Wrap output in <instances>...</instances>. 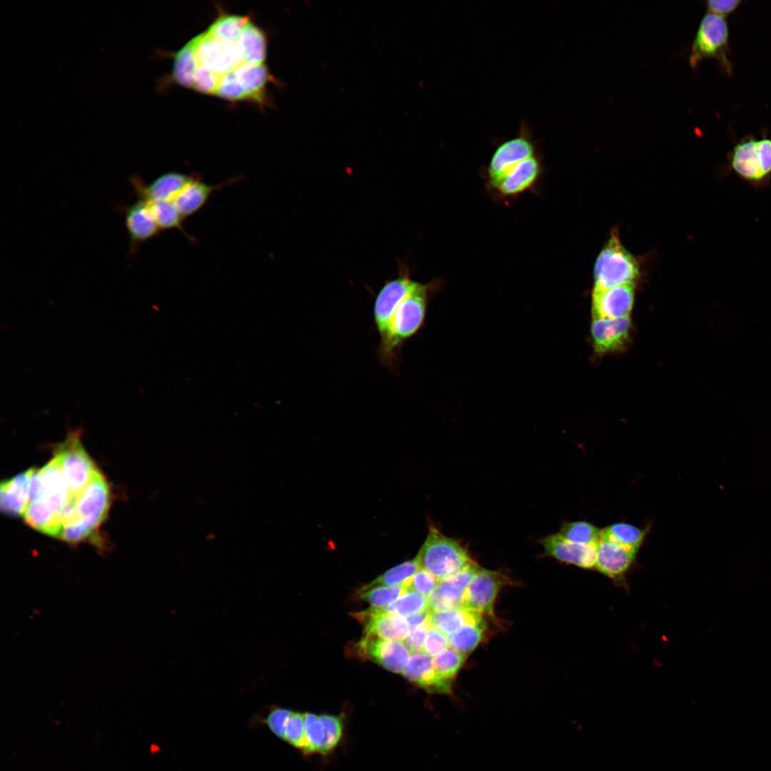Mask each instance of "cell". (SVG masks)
<instances>
[{
    "instance_id": "cell-32",
    "label": "cell",
    "mask_w": 771,
    "mask_h": 771,
    "mask_svg": "<svg viewBox=\"0 0 771 771\" xmlns=\"http://www.w3.org/2000/svg\"><path fill=\"white\" fill-rule=\"evenodd\" d=\"M420 568V564L415 556L412 560L405 561L393 567L366 585L372 587L377 585L393 586L405 585L407 586L409 580Z\"/></svg>"
},
{
    "instance_id": "cell-34",
    "label": "cell",
    "mask_w": 771,
    "mask_h": 771,
    "mask_svg": "<svg viewBox=\"0 0 771 771\" xmlns=\"http://www.w3.org/2000/svg\"><path fill=\"white\" fill-rule=\"evenodd\" d=\"M466 656L451 647L445 649L433 658L438 675L445 680L453 682L463 665Z\"/></svg>"
},
{
    "instance_id": "cell-14",
    "label": "cell",
    "mask_w": 771,
    "mask_h": 771,
    "mask_svg": "<svg viewBox=\"0 0 771 771\" xmlns=\"http://www.w3.org/2000/svg\"><path fill=\"white\" fill-rule=\"evenodd\" d=\"M356 647L361 657L368 658L393 672L402 673L410 659L409 650L398 640L365 635Z\"/></svg>"
},
{
    "instance_id": "cell-3",
    "label": "cell",
    "mask_w": 771,
    "mask_h": 771,
    "mask_svg": "<svg viewBox=\"0 0 771 771\" xmlns=\"http://www.w3.org/2000/svg\"><path fill=\"white\" fill-rule=\"evenodd\" d=\"M29 498V505L23 515L25 522L40 532L57 538L61 531L64 508L80 498L70 493L55 455L41 469L34 468Z\"/></svg>"
},
{
    "instance_id": "cell-21",
    "label": "cell",
    "mask_w": 771,
    "mask_h": 771,
    "mask_svg": "<svg viewBox=\"0 0 771 771\" xmlns=\"http://www.w3.org/2000/svg\"><path fill=\"white\" fill-rule=\"evenodd\" d=\"M240 180V177H234L217 184H210L195 173L173 201L185 219L199 211L214 192Z\"/></svg>"
},
{
    "instance_id": "cell-15",
    "label": "cell",
    "mask_w": 771,
    "mask_h": 771,
    "mask_svg": "<svg viewBox=\"0 0 771 771\" xmlns=\"http://www.w3.org/2000/svg\"><path fill=\"white\" fill-rule=\"evenodd\" d=\"M638 552L600 534L595 570L615 583H622L634 565Z\"/></svg>"
},
{
    "instance_id": "cell-9",
    "label": "cell",
    "mask_w": 771,
    "mask_h": 771,
    "mask_svg": "<svg viewBox=\"0 0 771 771\" xmlns=\"http://www.w3.org/2000/svg\"><path fill=\"white\" fill-rule=\"evenodd\" d=\"M80 437L79 429L70 432L54 454L70 493L77 496L82 495L99 470L86 452Z\"/></svg>"
},
{
    "instance_id": "cell-11",
    "label": "cell",
    "mask_w": 771,
    "mask_h": 771,
    "mask_svg": "<svg viewBox=\"0 0 771 771\" xmlns=\"http://www.w3.org/2000/svg\"><path fill=\"white\" fill-rule=\"evenodd\" d=\"M343 715L304 712L303 755L327 757L341 744L345 735Z\"/></svg>"
},
{
    "instance_id": "cell-13",
    "label": "cell",
    "mask_w": 771,
    "mask_h": 771,
    "mask_svg": "<svg viewBox=\"0 0 771 771\" xmlns=\"http://www.w3.org/2000/svg\"><path fill=\"white\" fill-rule=\"evenodd\" d=\"M507 581L500 572L480 568L464 590L463 608L493 617L496 597Z\"/></svg>"
},
{
    "instance_id": "cell-20",
    "label": "cell",
    "mask_w": 771,
    "mask_h": 771,
    "mask_svg": "<svg viewBox=\"0 0 771 771\" xmlns=\"http://www.w3.org/2000/svg\"><path fill=\"white\" fill-rule=\"evenodd\" d=\"M402 674L428 692L450 695L452 692L453 682L438 675L433 659L423 652L413 653Z\"/></svg>"
},
{
    "instance_id": "cell-36",
    "label": "cell",
    "mask_w": 771,
    "mask_h": 771,
    "mask_svg": "<svg viewBox=\"0 0 771 771\" xmlns=\"http://www.w3.org/2000/svg\"><path fill=\"white\" fill-rule=\"evenodd\" d=\"M439 580L427 570L420 568L409 580L408 590L415 591L426 598L434 590Z\"/></svg>"
},
{
    "instance_id": "cell-8",
    "label": "cell",
    "mask_w": 771,
    "mask_h": 771,
    "mask_svg": "<svg viewBox=\"0 0 771 771\" xmlns=\"http://www.w3.org/2000/svg\"><path fill=\"white\" fill-rule=\"evenodd\" d=\"M731 170L742 180L761 185L771 177V138L747 137L728 153Z\"/></svg>"
},
{
    "instance_id": "cell-10",
    "label": "cell",
    "mask_w": 771,
    "mask_h": 771,
    "mask_svg": "<svg viewBox=\"0 0 771 771\" xmlns=\"http://www.w3.org/2000/svg\"><path fill=\"white\" fill-rule=\"evenodd\" d=\"M540 153L529 125L522 121L518 133L498 143L485 166L486 187L493 184L523 160Z\"/></svg>"
},
{
    "instance_id": "cell-23",
    "label": "cell",
    "mask_w": 771,
    "mask_h": 771,
    "mask_svg": "<svg viewBox=\"0 0 771 771\" xmlns=\"http://www.w3.org/2000/svg\"><path fill=\"white\" fill-rule=\"evenodd\" d=\"M125 225L132 247L156 237L161 231L149 203L142 198L126 208Z\"/></svg>"
},
{
    "instance_id": "cell-25",
    "label": "cell",
    "mask_w": 771,
    "mask_h": 771,
    "mask_svg": "<svg viewBox=\"0 0 771 771\" xmlns=\"http://www.w3.org/2000/svg\"><path fill=\"white\" fill-rule=\"evenodd\" d=\"M483 615L464 608L450 611H430V622L432 627L448 636L464 625L485 621Z\"/></svg>"
},
{
    "instance_id": "cell-35",
    "label": "cell",
    "mask_w": 771,
    "mask_h": 771,
    "mask_svg": "<svg viewBox=\"0 0 771 771\" xmlns=\"http://www.w3.org/2000/svg\"><path fill=\"white\" fill-rule=\"evenodd\" d=\"M283 740L303 754L305 749L304 712H293L290 716Z\"/></svg>"
},
{
    "instance_id": "cell-7",
    "label": "cell",
    "mask_w": 771,
    "mask_h": 771,
    "mask_svg": "<svg viewBox=\"0 0 771 771\" xmlns=\"http://www.w3.org/2000/svg\"><path fill=\"white\" fill-rule=\"evenodd\" d=\"M729 29L726 19L721 16L707 12L702 17L694 39L689 64L692 69L705 59L717 60L720 68L727 74L732 73L728 59Z\"/></svg>"
},
{
    "instance_id": "cell-12",
    "label": "cell",
    "mask_w": 771,
    "mask_h": 771,
    "mask_svg": "<svg viewBox=\"0 0 771 771\" xmlns=\"http://www.w3.org/2000/svg\"><path fill=\"white\" fill-rule=\"evenodd\" d=\"M543 173V158L538 153L521 161L487 188L495 198L508 201L535 188Z\"/></svg>"
},
{
    "instance_id": "cell-18",
    "label": "cell",
    "mask_w": 771,
    "mask_h": 771,
    "mask_svg": "<svg viewBox=\"0 0 771 771\" xmlns=\"http://www.w3.org/2000/svg\"><path fill=\"white\" fill-rule=\"evenodd\" d=\"M540 543L545 553L560 563L595 570L598 545H585L572 543L558 533L543 538Z\"/></svg>"
},
{
    "instance_id": "cell-22",
    "label": "cell",
    "mask_w": 771,
    "mask_h": 771,
    "mask_svg": "<svg viewBox=\"0 0 771 771\" xmlns=\"http://www.w3.org/2000/svg\"><path fill=\"white\" fill-rule=\"evenodd\" d=\"M194 175L170 171L161 174L148 184L143 183L137 178L132 182L139 198L148 201H173Z\"/></svg>"
},
{
    "instance_id": "cell-6",
    "label": "cell",
    "mask_w": 771,
    "mask_h": 771,
    "mask_svg": "<svg viewBox=\"0 0 771 771\" xmlns=\"http://www.w3.org/2000/svg\"><path fill=\"white\" fill-rule=\"evenodd\" d=\"M639 276L637 259L621 243L617 231H613L595 261L594 288L634 284Z\"/></svg>"
},
{
    "instance_id": "cell-41",
    "label": "cell",
    "mask_w": 771,
    "mask_h": 771,
    "mask_svg": "<svg viewBox=\"0 0 771 771\" xmlns=\"http://www.w3.org/2000/svg\"><path fill=\"white\" fill-rule=\"evenodd\" d=\"M480 568L475 562H472L446 579L465 590Z\"/></svg>"
},
{
    "instance_id": "cell-29",
    "label": "cell",
    "mask_w": 771,
    "mask_h": 771,
    "mask_svg": "<svg viewBox=\"0 0 771 771\" xmlns=\"http://www.w3.org/2000/svg\"><path fill=\"white\" fill-rule=\"evenodd\" d=\"M486 623L466 625L455 633L448 636L449 645L457 651L467 655L476 648L484 638Z\"/></svg>"
},
{
    "instance_id": "cell-37",
    "label": "cell",
    "mask_w": 771,
    "mask_h": 771,
    "mask_svg": "<svg viewBox=\"0 0 771 771\" xmlns=\"http://www.w3.org/2000/svg\"><path fill=\"white\" fill-rule=\"evenodd\" d=\"M448 639L443 632L432 627L424 641L422 652L435 657L448 647Z\"/></svg>"
},
{
    "instance_id": "cell-16",
    "label": "cell",
    "mask_w": 771,
    "mask_h": 771,
    "mask_svg": "<svg viewBox=\"0 0 771 771\" xmlns=\"http://www.w3.org/2000/svg\"><path fill=\"white\" fill-rule=\"evenodd\" d=\"M635 285L607 288H594L592 294L593 318H619L630 313L634 303Z\"/></svg>"
},
{
    "instance_id": "cell-40",
    "label": "cell",
    "mask_w": 771,
    "mask_h": 771,
    "mask_svg": "<svg viewBox=\"0 0 771 771\" xmlns=\"http://www.w3.org/2000/svg\"><path fill=\"white\" fill-rule=\"evenodd\" d=\"M742 3L740 0H710L706 1L708 12L725 16L732 13Z\"/></svg>"
},
{
    "instance_id": "cell-5",
    "label": "cell",
    "mask_w": 771,
    "mask_h": 771,
    "mask_svg": "<svg viewBox=\"0 0 771 771\" xmlns=\"http://www.w3.org/2000/svg\"><path fill=\"white\" fill-rule=\"evenodd\" d=\"M416 558L420 568L439 581L446 579L473 562L468 550L457 540L431 526Z\"/></svg>"
},
{
    "instance_id": "cell-19",
    "label": "cell",
    "mask_w": 771,
    "mask_h": 771,
    "mask_svg": "<svg viewBox=\"0 0 771 771\" xmlns=\"http://www.w3.org/2000/svg\"><path fill=\"white\" fill-rule=\"evenodd\" d=\"M355 618L363 624L366 635L400 641L405 639L410 632L406 619L383 608H371L356 613Z\"/></svg>"
},
{
    "instance_id": "cell-24",
    "label": "cell",
    "mask_w": 771,
    "mask_h": 771,
    "mask_svg": "<svg viewBox=\"0 0 771 771\" xmlns=\"http://www.w3.org/2000/svg\"><path fill=\"white\" fill-rule=\"evenodd\" d=\"M34 468L3 481L0 488V507L10 515H24L29 503V483Z\"/></svg>"
},
{
    "instance_id": "cell-31",
    "label": "cell",
    "mask_w": 771,
    "mask_h": 771,
    "mask_svg": "<svg viewBox=\"0 0 771 771\" xmlns=\"http://www.w3.org/2000/svg\"><path fill=\"white\" fill-rule=\"evenodd\" d=\"M408 588L405 585L368 587L364 585L358 593L360 599L369 603L373 608H383L401 595Z\"/></svg>"
},
{
    "instance_id": "cell-38",
    "label": "cell",
    "mask_w": 771,
    "mask_h": 771,
    "mask_svg": "<svg viewBox=\"0 0 771 771\" xmlns=\"http://www.w3.org/2000/svg\"><path fill=\"white\" fill-rule=\"evenodd\" d=\"M292 712V710L283 707H275L269 712L266 723L278 737L283 739L287 722Z\"/></svg>"
},
{
    "instance_id": "cell-30",
    "label": "cell",
    "mask_w": 771,
    "mask_h": 771,
    "mask_svg": "<svg viewBox=\"0 0 771 771\" xmlns=\"http://www.w3.org/2000/svg\"><path fill=\"white\" fill-rule=\"evenodd\" d=\"M600 530L594 524L586 520L564 522L558 533L566 540L585 545H597L600 538Z\"/></svg>"
},
{
    "instance_id": "cell-42",
    "label": "cell",
    "mask_w": 771,
    "mask_h": 771,
    "mask_svg": "<svg viewBox=\"0 0 771 771\" xmlns=\"http://www.w3.org/2000/svg\"><path fill=\"white\" fill-rule=\"evenodd\" d=\"M430 610L428 609L423 610L407 617L406 620L408 623L410 630L421 625L426 621L430 617Z\"/></svg>"
},
{
    "instance_id": "cell-17",
    "label": "cell",
    "mask_w": 771,
    "mask_h": 771,
    "mask_svg": "<svg viewBox=\"0 0 771 771\" xmlns=\"http://www.w3.org/2000/svg\"><path fill=\"white\" fill-rule=\"evenodd\" d=\"M631 321L629 316L619 318H593L591 337L598 354H608L626 348L630 337Z\"/></svg>"
},
{
    "instance_id": "cell-26",
    "label": "cell",
    "mask_w": 771,
    "mask_h": 771,
    "mask_svg": "<svg viewBox=\"0 0 771 771\" xmlns=\"http://www.w3.org/2000/svg\"><path fill=\"white\" fill-rule=\"evenodd\" d=\"M464 590L455 583L445 579L440 580L428 598L430 611H450L462 608Z\"/></svg>"
},
{
    "instance_id": "cell-4",
    "label": "cell",
    "mask_w": 771,
    "mask_h": 771,
    "mask_svg": "<svg viewBox=\"0 0 771 771\" xmlns=\"http://www.w3.org/2000/svg\"><path fill=\"white\" fill-rule=\"evenodd\" d=\"M109 499L108 483L99 470L79 498L74 520L64 527L59 538L77 543L90 536L105 518Z\"/></svg>"
},
{
    "instance_id": "cell-39",
    "label": "cell",
    "mask_w": 771,
    "mask_h": 771,
    "mask_svg": "<svg viewBox=\"0 0 771 771\" xmlns=\"http://www.w3.org/2000/svg\"><path fill=\"white\" fill-rule=\"evenodd\" d=\"M432 628L429 618L421 625L410 630L405 640V646L410 652H420L423 646L426 635Z\"/></svg>"
},
{
    "instance_id": "cell-27",
    "label": "cell",
    "mask_w": 771,
    "mask_h": 771,
    "mask_svg": "<svg viewBox=\"0 0 771 771\" xmlns=\"http://www.w3.org/2000/svg\"><path fill=\"white\" fill-rule=\"evenodd\" d=\"M650 531V525L640 528L625 522L612 523L600 530V534L631 549L640 550Z\"/></svg>"
},
{
    "instance_id": "cell-2",
    "label": "cell",
    "mask_w": 771,
    "mask_h": 771,
    "mask_svg": "<svg viewBox=\"0 0 771 771\" xmlns=\"http://www.w3.org/2000/svg\"><path fill=\"white\" fill-rule=\"evenodd\" d=\"M441 280L423 283L400 264L396 278L386 281L376 296L373 320L379 336L377 357L383 366L398 371L403 344L423 326L428 304Z\"/></svg>"
},
{
    "instance_id": "cell-1",
    "label": "cell",
    "mask_w": 771,
    "mask_h": 771,
    "mask_svg": "<svg viewBox=\"0 0 771 771\" xmlns=\"http://www.w3.org/2000/svg\"><path fill=\"white\" fill-rule=\"evenodd\" d=\"M267 46L266 34L251 17L221 12L174 54L171 78L202 94L263 106L272 81Z\"/></svg>"
},
{
    "instance_id": "cell-28",
    "label": "cell",
    "mask_w": 771,
    "mask_h": 771,
    "mask_svg": "<svg viewBox=\"0 0 771 771\" xmlns=\"http://www.w3.org/2000/svg\"><path fill=\"white\" fill-rule=\"evenodd\" d=\"M152 210L153 214L161 231L176 229L181 231L189 241H194V238L184 229L182 216L175 203L172 201H146Z\"/></svg>"
},
{
    "instance_id": "cell-33",
    "label": "cell",
    "mask_w": 771,
    "mask_h": 771,
    "mask_svg": "<svg viewBox=\"0 0 771 771\" xmlns=\"http://www.w3.org/2000/svg\"><path fill=\"white\" fill-rule=\"evenodd\" d=\"M427 609H428V598L408 589L384 608L387 612L402 617H408Z\"/></svg>"
}]
</instances>
